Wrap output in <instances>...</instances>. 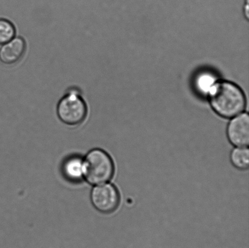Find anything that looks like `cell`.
Listing matches in <instances>:
<instances>
[{"label": "cell", "instance_id": "277c9868", "mask_svg": "<svg viewBox=\"0 0 249 248\" xmlns=\"http://www.w3.org/2000/svg\"><path fill=\"white\" fill-rule=\"evenodd\" d=\"M90 198L93 207L104 215H109L116 211L121 201L118 188L114 184L107 183L92 188Z\"/></svg>", "mask_w": 249, "mask_h": 248}, {"label": "cell", "instance_id": "5b68a950", "mask_svg": "<svg viewBox=\"0 0 249 248\" xmlns=\"http://www.w3.org/2000/svg\"><path fill=\"white\" fill-rule=\"evenodd\" d=\"M229 142L235 147H248L249 144V116L241 113L230 121L227 128Z\"/></svg>", "mask_w": 249, "mask_h": 248}, {"label": "cell", "instance_id": "6da1fadb", "mask_svg": "<svg viewBox=\"0 0 249 248\" xmlns=\"http://www.w3.org/2000/svg\"><path fill=\"white\" fill-rule=\"evenodd\" d=\"M209 94L212 109L221 117L233 118L245 110V94L240 87L233 83H215L210 90Z\"/></svg>", "mask_w": 249, "mask_h": 248}, {"label": "cell", "instance_id": "52a82bcc", "mask_svg": "<svg viewBox=\"0 0 249 248\" xmlns=\"http://www.w3.org/2000/svg\"><path fill=\"white\" fill-rule=\"evenodd\" d=\"M62 172L65 178L72 183L84 179V159L79 156H71L63 162Z\"/></svg>", "mask_w": 249, "mask_h": 248}, {"label": "cell", "instance_id": "7a4b0ae2", "mask_svg": "<svg viewBox=\"0 0 249 248\" xmlns=\"http://www.w3.org/2000/svg\"><path fill=\"white\" fill-rule=\"evenodd\" d=\"M115 166L113 159L104 150L96 148L84 159V177L92 185L106 183L114 176Z\"/></svg>", "mask_w": 249, "mask_h": 248}, {"label": "cell", "instance_id": "9c48e42d", "mask_svg": "<svg viewBox=\"0 0 249 248\" xmlns=\"http://www.w3.org/2000/svg\"><path fill=\"white\" fill-rule=\"evenodd\" d=\"M16 28L11 21L0 19V45L9 42L16 36Z\"/></svg>", "mask_w": 249, "mask_h": 248}, {"label": "cell", "instance_id": "ba28073f", "mask_svg": "<svg viewBox=\"0 0 249 248\" xmlns=\"http://www.w3.org/2000/svg\"><path fill=\"white\" fill-rule=\"evenodd\" d=\"M230 160L236 169L245 171L249 166V150L248 147H236L231 150Z\"/></svg>", "mask_w": 249, "mask_h": 248}, {"label": "cell", "instance_id": "8992f818", "mask_svg": "<svg viewBox=\"0 0 249 248\" xmlns=\"http://www.w3.org/2000/svg\"><path fill=\"white\" fill-rule=\"evenodd\" d=\"M26 49L25 40L20 36H15L0 48V61L6 65L16 64L23 57Z\"/></svg>", "mask_w": 249, "mask_h": 248}, {"label": "cell", "instance_id": "30bf717a", "mask_svg": "<svg viewBox=\"0 0 249 248\" xmlns=\"http://www.w3.org/2000/svg\"><path fill=\"white\" fill-rule=\"evenodd\" d=\"M215 83L214 78L212 77L211 75H203L199 78L198 86L202 91L209 92Z\"/></svg>", "mask_w": 249, "mask_h": 248}, {"label": "cell", "instance_id": "3957f363", "mask_svg": "<svg viewBox=\"0 0 249 248\" xmlns=\"http://www.w3.org/2000/svg\"><path fill=\"white\" fill-rule=\"evenodd\" d=\"M87 114V105L81 92L78 87H70L57 104L58 118L65 125L75 126L84 122Z\"/></svg>", "mask_w": 249, "mask_h": 248}]
</instances>
